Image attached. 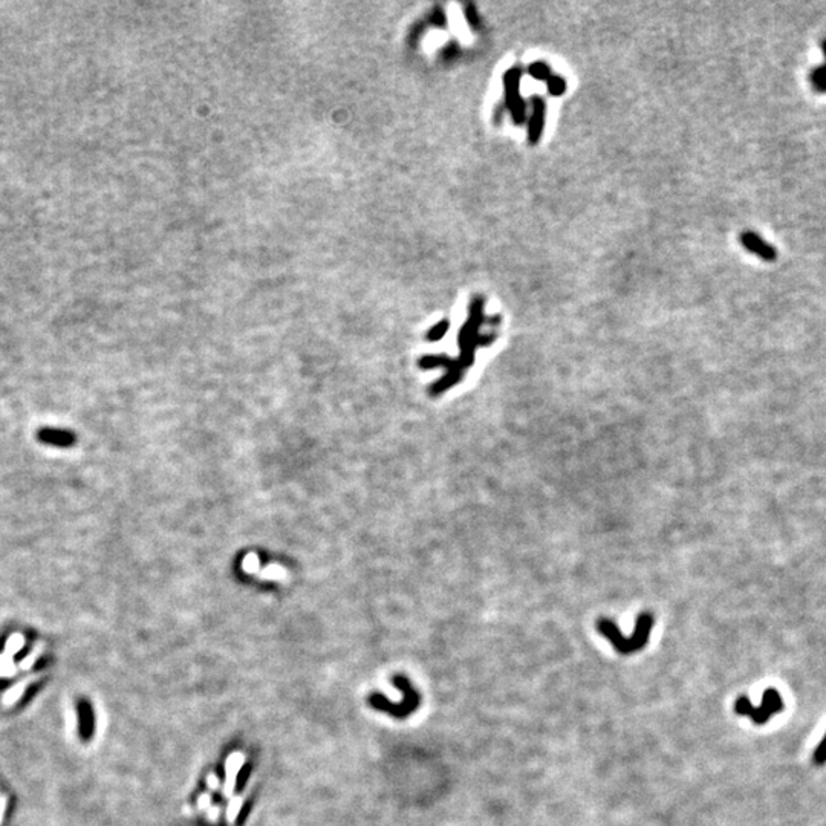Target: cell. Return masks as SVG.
Segmentation results:
<instances>
[{"instance_id": "obj_7", "label": "cell", "mask_w": 826, "mask_h": 826, "mask_svg": "<svg viewBox=\"0 0 826 826\" xmlns=\"http://www.w3.org/2000/svg\"><path fill=\"white\" fill-rule=\"evenodd\" d=\"M810 80L813 83V86H815V84H822V83L826 81V63L818 66V68H814L810 72Z\"/></svg>"}, {"instance_id": "obj_1", "label": "cell", "mask_w": 826, "mask_h": 826, "mask_svg": "<svg viewBox=\"0 0 826 826\" xmlns=\"http://www.w3.org/2000/svg\"><path fill=\"white\" fill-rule=\"evenodd\" d=\"M633 633L631 637H623L619 626L607 619H600L597 621V631L600 632L606 640H609L614 646V649L621 655H631L641 650L649 641L650 632L653 628V615L649 612H643L638 615L637 623H635Z\"/></svg>"}, {"instance_id": "obj_10", "label": "cell", "mask_w": 826, "mask_h": 826, "mask_svg": "<svg viewBox=\"0 0 826 826\" xmlns=\"http://www.w3.org/2000/svg\"><path fill=\"white\" fill-rule=\"evenodd\" d=\"M447 328H449V325L445 321L440 323L438 326H435L432 329V332H430V340H440V338H442L445 335V332H447Z\"/></svg>"}, {"instance_id": "obj_13", "label": "cell", "mask_w": 826, "mask_h": 826, "mask_svg": "<svg viewBox=\"0 0 826 826\" xmlns=\"http://www.w3.org/2000/svg\"><path fill=\"white\" fill-rule=\"evenodd\" d=\"M822 51H823V55H825V59H826V39L822 40Z\"/></svg>"}, {"instance_id": "obj_12", "label": "cell", "mask_w": 826, "mask_h": 826, "mask_svg": "<svg viewBox=\"0 0 826 826\" xmlns=\"http://www.w3.org/2000/svg\"><path fill=\"white\" fill-rule=\"evenodd\" d=\"M813 88H814V91H815V92H822V93H826V81H825V83H822V84H815V86H813Z\"/></svg>"}, {"instance_id": "obj_9", "label": "cell", "mask_w": 826, "mask_h": 826, "mask_svg": "<svg viewBox=\"0 0 826 826\" xmlns=\"http://www.w3.org/2000/svg\"><path fill=\"white\" fill-rule=\"evenodd\" d=\"M529 71H531V75H533V77H536V79H540V80L546 79L548 68H546V64H544V63L533 64V66H531Z\"/></svg>"}, {"instance_id": "obj_3", "label": "cell", "mask_w": 826, "mask_h": 826, "mask_svg": "<svg viewBox=\"0 0 826 826\" xmlns=\"http://www.w3.org/2000/svg\"><path fill=\"white\" fill-rule=\"evenodd\" d=\"M761 706L770 711L771 715L781 713V711L784 710V701L779 695V692L774 690V689L765 690L764 695H762V704Z\"/></svg>"}, {"instance_id": "obj_2", "label": "cell", "mask_w": 826, "mask_h": 826, "mask_svg": "<svg viewBox=\"0 0 826 826\" xmlns=\"http://www.w3.org/2000/svg\"><path fill=\"white\" fill-rule=\"evenodd\" d=\"M740 243L744 245L745 250L756 254L759 259L765 262H774L777 259V250L774 246L755 231H744L740 234Z\"/></svg>"}, {"instance_id": "obj_6", "label": "cell", "mask_w": 826, "mask_h": 826, "mask_svg": "<svg viewBox=\"0 0 826 826\" xmlns=\"http://www.w3.org/2000/svg\"><path fill=\"white\" fill-rule=\"evenodd\" d=\"M753 710V704L747 696H739L735 702V711L740 716H750Z\"/></svg>"}, {"instance_id": "obj_5", "label": "cell", "mask_w": 826, "mask_h": 826, "mask_svg": "<svg viewBox=\"0 0 826 826\" xmlns=\"http://www.w3.org/2000/svg\"><path fill=\"white\" fill-rule=\"evenodd\" d=\"M771 716L773 715L770 713V711H768L767 709H764L762 706L761 707H753L752 713H750V718L753 719V723L756 725H764L765 723H768V719H770Z\"/></svg>"}, {"instance_id": "obj_8", "label": "cell", "mask_w": 826, "mask_h": 826, "mask_svg": "<svg viewBox=\"0 0 826 826\" xmlns=\"http://www.w3.org/2000/svg\"><path fill=\"white\" fill-rule=\"evenodd\" d=\"M814 764L815 765H825L826 764V735L820 740V744L818 745V748H815V752H814Z\"/></svg>"}, {"instance_id": "obj_11", "label": "cell", "mask_w": 826, "mask_h": 826, "mask_svg": "<svg viewBox=\"0 0 826 826\" xmlns=\"http://www.w3.org/2000/svg\"><path fill=\"white\" fill-rule=\"evenodd\" d=\"M554 88H557V93H562V92L565 91V81H562V80H560V79H556L554 86H549V91L553 92V91H554Z\"/></svg>"}, {"instance_id": "obj_4", "label": "cell", "mask_w": 826, "mask_h": 826, "mask_svg": "<svg viewBox=\"0 0 826 826\" xmlns=\"http://www.w3.org/2000/svg\"><path fill=\"white\" fill-rule=\"evenodd\" d=\"M544 110H545L544 103L539 101V106H537V103H536L534 118H533V122H531V129H529L531 141H536L540 137V132H542V127H544V113H545Z\"/></svg>"}]
</instances>
